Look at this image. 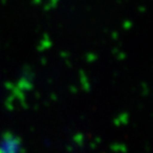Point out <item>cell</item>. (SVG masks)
Wrapping results in <instances>:
<instances>
[]
</instances>
